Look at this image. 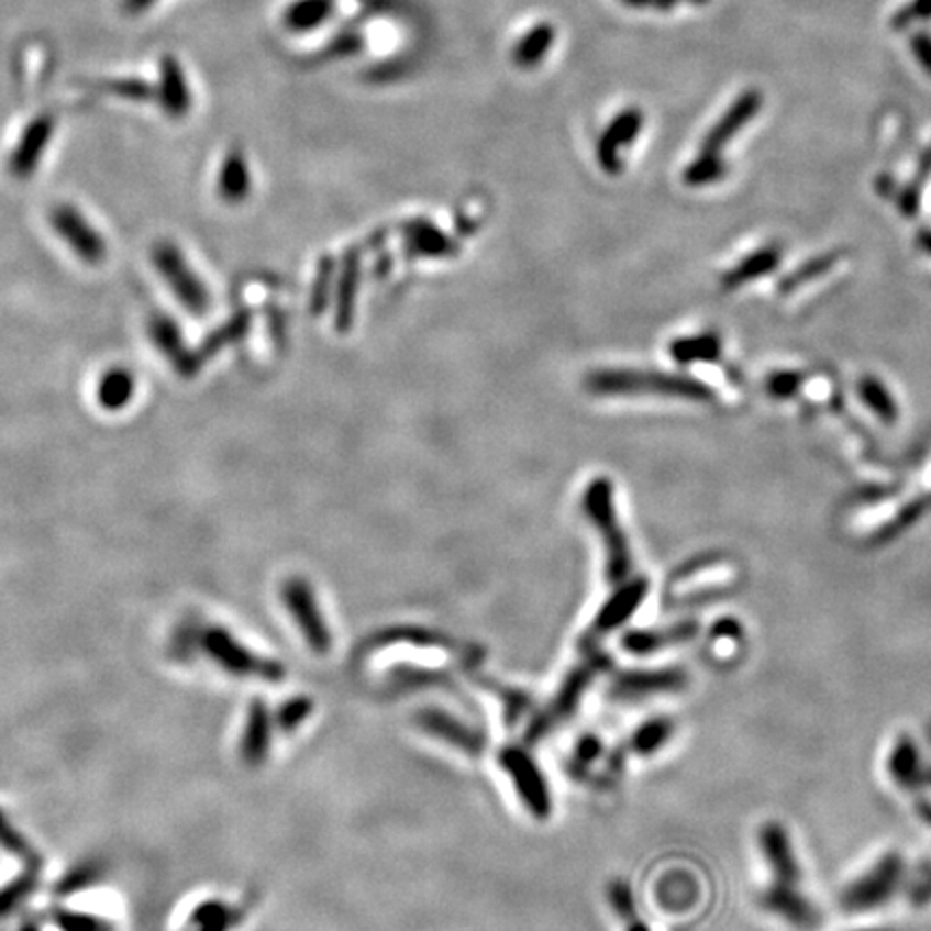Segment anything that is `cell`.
Masks as SVG:
<instances>
[{"mask_svg":"<svg viewBox=\"0 0 931 931\" xmlns=\"http://www.w3.org/2000/svg\"><path fill=\"white\" fill-rule=\"evenodd\" d=\"M757 839L769 872V884L760 897L762 908L796 930H816L820 926V912L802 890L800 863L785 825L766 822L760 828Z\"/></svg>","mask_w":931,"mask_h":931,"instance_id":"cell-1","label":"cell"},{"mask_svg":"<svg viewBox=\"0 0 931 931\" xmlns=\"http://www.w3.org/2000/svg\"><path fill=\"white\" fill-rule=\"evenodd\" d=\"M585 386L598 395H632V392H662L677 395L684 399L706 401L712 399V390L706 384L684 376H668L654 372L632 369H602L587 378Z\"/></svg>","mask_w":931,"mask_h":931,"instance_id":"cell-2","label":"cell"},{"mask_svg":"<svg viewBox=\"0 0 931 931\" xmlns=\"http://www.w3.org/2000/svg\"><path fill=\"white\" fill-rule=\"evenodd\" d=\"M585 511L602 535L606 546V574L612 583H619L628 576L632 556L628 548V540L623 529L619 527L614 505H612V486L608 479H596L585 492Z\"/></svg>","mask_w":931,"mask_h":931,"instance_id":"cell-3","label":"cell"},{"mask_svg":"<svg viewBox=\"0 0 931 931\" xmlns=\"http://www.w3.org/2000/svg\"><path fill=\"white\" fill-rule=\"evenodd\" d=\"M906 877V863L901 854L888 852L876 861L863 876L856 877L841 893V908L845 912H872L886 906L899 890Z\"/></svg>","mask_w":931,"mask_h":931,"instance_id":"cell-4","label":"cell"},{"mask_svg":"<svg viewBox=\"0 0 931 931\" xmlns=\"http://www.w3.org/2000/svg\"><path fill=\"white\" fill-rule=\"evenodd\" d=\"M152 262L177 302L190 315L201 318L210 309V291L206 282L195 273L188 257L175 242L160 240L152 251Z\"/></svg>","mask_w":931,"mask_h":931,"instance_id":"cell-5","label":"cell"},{"mask_svg":"<svg viewBox=\"0 0 931 931\" xmlns=\"http://www.w3.org/2000/svg\"><path fill=\"white\" fill-rule=\"evenodd\" d=\"M199 643L206 650V654L212 657L220 668H224L229 675L257 677V679H266V681H276V679L282 677L280 664L253 654L251 650L240 645L222 628L203 630L199 634Z\"/></svg>","mask_w":931,"mask_h":931,"instance_id":"cell-6","label":"cell"},{"mask_svg":"<svg viewBox=\"0 0 931 931\" xmlns=\"http://www.w3.org/2000/svg\"><path fill=\"white\" fill-rule=\"evenodd\" d=\"M51 224L63 244L87 266H100L107 255V240L100 231L80 214L76 206L60 203L51 212Z\"/></svg>","mask_w":931,"mask_h":931,"instance_id":"cell-7","label":"cell"},{"mask_svg":"<svg viewBox=\"0 0 931 931\" xmlns=\"http://www.w3.org/2000/svg\"><path fill=\"white\" fill-rule=\"evenodd\" d=\"M282 602L296 619L309 647H313L318 654H324L330 647V632L311 587L302 578L287 580L282 587Z\"/></svg>","mask_w":931,"mask_h":931,"instance_id":"cell-8","label":"cell"},{"mask_svg":"<svg viewBox=\"0 0 931 931\" xmlns=\"http://www.w3.org/2000/svg\"><path fill=\"white\" fill-rule=\"evenodd\" d=\"M149 336L158 352L168 361V365L184 378H192L201 367V356L190 350L186 343L181 330L175 320H170L165 313H154L149 318Z\"/></svg>","mask_w":931,"mask_h":931,"instance_id":"cell-9","label":"cell"},{"mask_svg":"<svg viewBox=\"0 0 931 931\" xmlns=\"http://www.w3.org/2000/svg\"><path fill=\"white\" fill-rule=\"evenodd\" d=\"M643 123H645L643 110L634 109V107L621 110L608 123V128L603 130L598 141V163L608 175H617L623 168L621 152L636 141V136L643 130Z\"/></svg>","mask_w":931,"mask_h":931,"instance_id":"cell-10","label":"cell"},{"mask_svg":"<svg viewBox=\"0 0 931 931\" xmlns=\"http://www.w3.org/2000/svg\"><path fill=\"white\" fill-rule=\"evenodd\" d=\"M55 134V119L51 114L35 117L22 132L18 145L9 156V173L15 179H29L42 163L51 138Z\"/></svg>","mask_w":931,"mask_h":931,"instance_id":"cell-11","label":"cell"},{"mask_svg":"<svg viewBox=\"0 0 931 931\" xmlns=\"http://www.w3.org/2000/svg\"><path fill=\"white\" fill-rule=\"evenodd\" d=\"M762 102H764V98H762V93L760 91H755V89H749V91H744L731 107L729 110L720 117V121L713 125L712 130L708 132V136H706V141H703V145H701V152H699V156H710V158H718V154H720V149L762 110Z\"/></svg>","mask_w":931,"mask_h":931,"instance_id":"cell-12","label":"cell"},{"mask_svg":"<svg viewBox=\"0 0 931 931\" xmlns=\"http://www.w3.org/2000/svg\"><path fill=\"white\" fill-rule=\"evenodd\" d=\"M888 774L890 778L912 796H926L928 767L917 742L910 735H899L888 753Z\"/></svg>","mask_w":931,"mask_h":931,"instance_id":"cell-13","label":"cell"},{"mask_svg":"<svg viewBox=\"0 0 931 931\" xmlns=\"http://www.w3.org/2000/svg\"><path fill=\"white\" fill-rule=\"evenodd\" d=\"M502 766L507 767V772L511 774L531 813H535L537 818H546L550 811L548 789L537 766L522 751H516V749L502 755Z\"/></svg>","mask_w":931,"mask_h":931,"instance_id":"cell-14","label":"cell"},{"mask_svg":"<svg viewBox=\"0 0 931 931\" xmlns=\"http://www.w3.org/2000/svg\"><path fill=\"white\" fill-rule=\"evenodd\" d=\"M688 677L681 668H660V670H634L619 677L614 690L623 699H643L652 695L677 692L686 686Z\"/></svg>","mask_w":931,"mask_h":931,"instance_id":"cell-15","label":"cell"},{"mask_svg":"<svg viewBox=\"0 0 931 931\" xmlns=\"http://www.w3.org/2000/svg\"><path fill=\"white\" fill-rule=\"evenodd\" d=\"M160 107L170 117H184L192 109V93L188 89L184 69L175 56H165L160 63V85H158Z\"/></svg>","mask_w":931,"mask_h":931,"instance_id":"cell-16","label":"cell"},{"mask_svg":"<svg viewBox=\"0 0 931 931\" xmlns=\"http://www.w3.org/2000/svg\"><path fill=\"white\" fill-rule=\"evenodd\" d=\"M270 716L262 701H255L248 720H246V729H244V738H242V757L248 766H259L270 749Z\"/></svg>","mask_w":931,"mask_h":931,"instance_id":"cell-17","label":"cell"},{"mask_svg":"<svg viewBox=\"0 0 931 931\" xmlns=\"http://www.w3.org/2000/svg\"><path fill=\"white\" fill-rule=\"evenodd\" d=\"M697 623L695 621H681L673 628L666 630H647V632H630L623 641L625 650H630L632 654H652L657 650L670 647V645H681L686 641H690L697 634Z\"/></svg>","mask_w":931,"mask_h":931,"instance_id":"cell-18","label":"cell"},{"mask_svg":"<svg viewBox=\"0 0 931 931\" xmlns=\"http://www.w3.org/2000/svg\"><path fill=\"white\" fill-rule=\"evenodd\" d=\"M554 42H556V26L550 22H540L531 26L520 37V42H516L511 51V60L520 69H533L548 56Z\"/></svg>","mask_w":931,"mask_h":931,"instance_id":"cell-19","label":"cell"},{"mask_svg":"<svg viewBox=\"0 0 931 931\" xmlns=\"http://www.w3.org/2000/svg\"><path fill=\"white\" fill-rule=\"evenodd\" d=\"M336 9V0H293L282 11V24L291 33H307L329 22Z\"/></svg>","mask_w":931,"mask_h":931,"instance_id":"cell-20","label":"cell"},{"mask_svg":"<svg viewBox=\"0 0 931 931\" xmlns=\"http://www.w3.org/2000/svg\"><path fill=\"white\" fill-rule=\"evenodd\" d=\"M251 192V168L242 152L233 149L224 156L219 170V195L226 203H240Z\"/></svg>","mask_w":931,"mask_h":931,"instance_id":"cell-21","label":"cell"},{"mask_svg":"<svg viewBox=\"0 0 931 931\" xmlns=\"http://www.w3.org/2000/svg\"><path fill=\"white\" fill-rule=\"evenodd\" d=\"M136 392V378L130 369L125 367H112L109 369L96 388V397L98 403L109 410V412H119L125 406H130V401L134 399Z\"/></svg>","mask_w":931,"mask_h":931,"instance_id":"cell-22","label":"cell"},{"mask_svg":"<svg viewBox=\"0 0 931 931\" xmlns=\"http://www.w3.org/2000/svg\"><path fill=\"white\" fill-rule=\"evenodd\" d=\"M645 594H647V580H634L628 587H623L610 602L603 606L598 617V630L608 632L617 628L619 623H623L641 606Z\"/></svg>","mask_w":931,"mask_h":931,"instance_id":"cell-23","label":"cell"},{"mask_svg":"<svg viewBox=\"0 0 931 931\" xmlns=\"http://www.w3.org/2000/svg\"><path fill=\"white\" fill-rule=\"evenodd\" d=\"M421 724H423L430 733L439 735L442 740H448L451 744H455V746H459V749H464V751H468V753H477V751H479V746H481L479 738H477L473 731L464 729L457 720H453V718H451V716H446V713H421Z\"/></svg>","mask_w":931,"mask_h":931,"instance_id":"cell-24","label":"cell"},{"mask_svg":"<svg viewBox=\"0 0 931 931\" xmlns=\"http://www.w3.org/2000/svg\"><path fill=\"white\" fill-rule=\"evenodd\" d=\"M778 251L776 248H764V251H757L755 255H751L746 262H742L738 268H733L729 275L724 276V280H722V285L727 287V289H733V287H738V285H744V282H749V280H755V278H762V276H766L767 273H772L776 266H778Z\"/></svg>","mask_w":931,"mask_h":931,"instance_id":"cell-25","label":"cell"},{"mask_svg":"<svg viewBox=\"0 0 931 931\" xmlns=\"http://www.w3.org/2000/svg\"><path fill=\"white\" fill-rule=\"evenodd\" d=\"M720 354V341L716 334H699V336H686L670 345V356L681 363H695V361H716Z\"/></svg>","mask_w":931,"mask_h":931,"instance_id":"cell-26","label":"cell"},{"mask_svg":"<svg viewBox=\"0 0 931 931\" xmlns=\"http://www.w3.org/2000/svg\"><path fill=\"white\" fill-rule=\"evenodd\" d=\"M673 731H675V727H673V722H670V720H666V718L650 720V722H645V724H643V727L634 733L632 746H634V751H636V753H641V755H652V753L660 751V749H662V746L670 740Z\"/></svg>","mask_w":931,"mask_h":931,"instance_id":"cell-27","label":"cell"},{"mask_svg":"<svg viewBox=\"0 0 931 931\" xmlns=\"http://www.w3.org/2000/svg\"><path fill=\"white\" fill-rule=\"evenodd\" d=\"M861 399L876 412L884 423H895L897 419V406L890 397V392L884 388V384L877 383L876 378H865L858 384Z\"/></svg>","mask_w":931,"mask_h":931,"instance_id":"cell-28","label":"cell"},{"mask_svg":"<svg viewBox=\"0 0 931 931\" xmlns=\"http://www.w3.org/2000/svg\"><path fill=\"white\" fill-rule=\"evenodd\" d=\"M358 262L352 255L347 259V268H345V278L341 285V293H339V313H336V324L339 330H347V324L352 320V307H354V291H356V282H358Z\"/></svg>","mask_w":931,"mask_h":931,"instance_id":"cell-29","label":"cell"},{"mask_svg":"<svg viewBox=\"0 0 931 931\" xmlns=\"http://www.w3.org/2000/svg\"><path fill=\"white\" fill-rule=\"evenodd\" d=\"M727 173V165L718 158L710 156H697V160L684 170V181L688 186H706L718 181Z\"/></svg>","mask_w":931,"mask_h":931,"instance_id":"cell-30","label":"cell"},{"mask_svg":"<svg viewBox=\"0 0 931 931\" xmlns=\"http://www.w3.org/2000/svg\"><path fill=\"white\" fill-rule=\"evenodd\" d=\"M35 884H37L35 874H24V876L15 877V882H11L9 886H4L0 890V919L9 917L26 899V895H31Z\"/></svg>","mask_w":931,"mask_h":931,"instance_id":"cell-31","label":"cell"},{"mask_svg":"<svg viewBox=\"0 0 931 931\" xmlns=\"http://www.w3.org/2000/svg\"><path fill=\"white\" fill-rule=\"evenodd\" d=\"M231 921V910L219 901H208L199 906L192 915V926L197 931H226Z\"/></svg>","mask_w":931,"mask_h":931,"instance_id":"cell-32","label":"cell"},{"mask_svg":"<svg viewBox=\"0 0 931 931\" xmlns=\"http://www.w3.org/2000/svg\"><path fill=\"white\" fill-rule=\"evenodd\" d=\"M109 93H114L123 100H132V102H145L156 98V89L141 78H114L102 85Z\"/></svg>","mask_w":931,"mask_h":931,"instance_id":"cell-33","label":"cell"},{"mask_svg":"<svg viewBox=\"0 0 931 931\" xmlns=\"http://www.w3.org/2000/svg\"><path fill=\"white\" fill-rule=\"evenodd\" d=\"M410 240L417 253L423 255H444L451 251V244L440 235L434 226H425L423 222H417V226H410Z\"/></svg>","mask_w":931,"mask_h":931,"instance_id":"cell-34","label":"cell"},{"mask_svg":"<svg viewBox=\"0 0 931 931\" xmlns=\"http://www.w3.org/2000/svg\"><path fill=\"white\" fill-rule=\"evenodd\" d=\"M56 926L60 931H112V926L104 919H98L93 915L74 912V910H55L53 915Z\"/></svg>","mask_w":931,"mask_h":931,"instance_id":"cell-35","label":"cell"},{"mask_svg":"<svg viewBox=\"0 0 931 931\" xmlns=\"http://www.w3.org/2000/svg\"><path fill=\"white\" fill-rule=\"evenodd\" d=\"M921 20H931V0H910L906 7H901V9L893 15L890 26H893L895 31H904V29H908L910 24L921 22Z\"/></svg>","mask_w":931,"mask_h":931,"instance_id":"cell-36","label":"cell"},{"mask_svg":"<svg viewBox=\"0 0 931 931\" xmlns=\"http://www.w3.org/2000/svg\"><path fill=\"white\" fill-rule=\"evenodd\" d=\"M246 326H248V320L244 318V315H237V318H233L226 326H220V330H217L212 336H210V341H206V354L208 356H214L217 352H219L220 347H224L226 343H231V341H235V339H240L244 332H246Z\"/></svg>","mask_w":931,"mask_h":931,"instance_id":"cell-37","label":"cell"},{"mask_svg":"<svg viewBox=\"0 0 931 931\" xmlns=\"http://www.w3.org/2000/svg\"><path fill=\"white\" fill-rule=\"evenodd\" d=\"M0 845H2L7 852L15 854V856H22V858H31V856H33V852H31L29 843L22 839V834H20V832H15V830H13V825L7 822V818H4L2 813H0Z\"/></svg>","mask_w":931,"mask_h":931,"instance_id":"cell-38","label":"cell"},{"mask_svg":"<svg viewBox=\"0 0 931 931\" xmlns=\"http://www.w3.org/2000/svg\"><path fill=\"white\" fill-rule=\"evenodd\" d=\"M798 386H800V376L798 374H791V372L776 374V376H772L767 380L769 395L772 397H780V399H787L789 395H794L798 390Z\"/></svg>","mask_w":931,"mask_h":931,"instance_id":"cell-39","label":"cell"},{"mask_svg":"<svg viewBox=\"0 0 931 931\" xmlns=\"http://www.w3.org/2000/svg\"><path fill=\"white\" fill-rule=\"evenodd\" d=\"M309 703L307 701H289L287 706H282V710L278 712V722L282 729H293L298 727L307 713H309Z\"/></svg>","mask_w":931,"mask_h":931,"instance_id":"cell-40","label":"cell"},{"mask_svg":"<svg viewBox=\"0 0 931 931\" xmlns=\"http://www.w3.org/2000/svg\"><path fill=\"white\" fill-rule=\"evenodd\" d=\"M910 48L917 56V60L921 63V67L926 69V74L931 76V35L928 31H919L910 37Z\"/></svg>","mask_w":931,"mask_h":931,"instance_id":"cell-41","label":"cell"},{"mask_svg":"<svg viewBox=\"0 0 931 931\" xmlns=\"http://www.w3.org/2000/svg\"><path fill=\"white\" fill-rule=\"evenodd\" d=\"M98 877H100V869H98L96 865H85V867L76 869L71 876L65 877V882H63V886H60V888H63L65 893L76 890V888H85V886L93 884Z\"/></svg>","mask_w":931,"mask_h":931,"instance_id":"cell-42","label":"cell"},{"mask_svg":"<svg viewBox=\"0 0 931 931\" xmlns=\"http://www.w3.org/2000/svg\"><path fill=\"white\" fill-rule=\"evenodd\" d=\"M910 904L917 906V908H923V906L931 904V865L910 888Z\"/></svg>","mask_w":931,"mask_h":931,"instance_id":"cell-43","label":"cell"},{"mask_svg":"<svg viewBox=\"0 0 931 931\" xmlns=\"http://www.w3.org/2000/svg\"><path fill=\"white\" fill-rule=\"evenodd\" d=\"M740 636H744V628L735 619H720L713 625V639L716 641L735 643V641H740Z\"/></svg>","mask_w":931,"mask_h":931,"instance_id":"cell-44","label":"cell"},{"mask_svg":"<svg viewBox=\"0 0 931 931\" xmlns=\"http://www.w3.org/2000/svg\"><path fill=\"white\" fill-rule=\"evenodd\" d=\"M623 4L632 7V9H656V11H670L673 7H677L679 2H688V4H706L710 0H621Z\"/></svg>","mask_w":931,"mask_h":931,"instance_id":"cell-45","label":"cell"},{"mask_svg":"<svg viewBox=\"0 0 931 931\" xmlns=\"http://www.w3.org/2000/svg\"><path fill=\"white\" fill-rule=\"evenodd\" d=\"M156 0H123V11L125 13H143L147 11Z\"/></svg>","mask_w":931,"mask_h":931,"instance_id":"cell-46","label":"cell"},{"mask_svg":"<svg viewBox=\"0 0 931 931\" xmlns=\"http://www.w3.org/2000/svg\"><path fill=\"white\" fill-rule=\"evenodd\" d=\"M923 246H926L928 251H931V233H926V235H923Z\"/></svg>","mask_w":931,"mask_h":931,"instance_id":"cell-47","label":"cell"},{"mask_svg":"<svg viewBox=\"0 0 931 931\" xmlns=\"http://www.w3.org/2000/svg\"><path fill=\"white\" fill-rule=\"evenodd\" d=\"M861 931H876V930H861Z\"/></svg>","mask_w":931,"mask_h":931,"instance_id":"cell-48","label":"cell"}]
</instances>
